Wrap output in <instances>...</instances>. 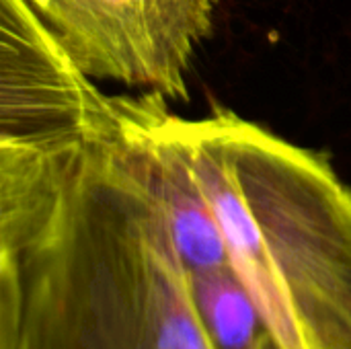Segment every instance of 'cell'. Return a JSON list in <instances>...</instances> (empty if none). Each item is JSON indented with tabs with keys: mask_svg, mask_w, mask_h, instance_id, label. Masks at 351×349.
<instances>
[{
	"mask_svg": "<svg viewBox=\"0 0 351 349\" xmlns=\"http://www.w3.org/2000/svg\"><path fill=\"white\" fill-rule=\"evenodd\" d=\"M76 66L169 99H189L193 53L210 37L216 0H25Z\"/></svg>",
	"mask_w": 351,
	"mask_h": 349,
	"instance_id": "3957f363",
	"label": "cell"
},
{
	"mask_svg": "<svg viewBox=\"0 0 351 349\" xmlns=\"http://www.w3.org/2000/svg\"><path fill=\"white\" fill-rule=\"evenodd\" d=\"M179 121L269 349H351L350 185L230 109Z\"/></svg>",
	"mask_w": 351,
	"mask_h": 349,
	"instance_id": "7a4b0ae2",
	"label": "cell"
},
{
	"mask_svg": "<svg viewBox=\"0 0 351 349\" xmlns=\"http://www.w3.org/2000/svg\"><path fill=\"white\" fill-rule=\"evenodd\" d=\"M0 349H218L115 97L78 128L0 142Z\"/></svg>",
	"mask_w": 351,
	"mask_h": 349,
	"instance_id": "6da1fadb",
	"label": "cell"
},
{
	"mask_svg": "<svg viewBox=\"0 0 351 349\" xmlns=\"http://www.w3.org/2000/svg\"><path fill=\"white\" fill-rule=\"evenodd\" d=\"M189 274L197 309L218 349H269L257 306L232 265Z\"/></svg>",
	"mask_w": 351,
	"mask_h": 349,
	"instance_id": "277c9868",
	"label": "cell"
}]
</instances>
